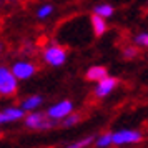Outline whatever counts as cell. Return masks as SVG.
<instances>
[{
	"label": "cell",
	"mask_w": 148,
	"mask_h": 148,
	"mask_svg": "<svg viewBox=\"0 0 148 148\" xmlns=\"http://www.w3.org/2000/svg\"><path fill=\"white\" fill-rule=\"evenodd\" d=\"M17 90V78L5 67H0V93L10 95Z\"/></svg>",
	"instance_id": "cell-1"
},
{
	"label": "cell",
	"mask_w": 148,
	"mask_h": 148,
	"mask_svg": "<svg viewBox=\"0 0 148 148\" xmlns=\"http://www.w3.org/2000/svg\"><path fill=\"white\" fill-rule=\"evenodd\" d=\"M141 140V135L135 130H121L112 135V143L115 145H127V143H136Z\"/></svg>",
	"instance_id": "cell-2"
},
{
	"label": "cell",
	"mask_w": 148,
	"mask_h": 148,
	"mask_svg": "<svg viewBox=\"0 0 148 148\" xmlns=\"http://www.w3.org/2000/svg\"><path fill=\"white\" fill-rule=\"evenodd\" d=\"M45 60L53 67H60V65H63V62L67 60V53L62 47L52 45L45 50Z\"/></svg>",
	"instance_id": "cell-3"
},
{
	"label": "cell",
	"mask_w": 148,
	"mask_h": 148,
	"mask_svg": "<svg viewBox=\"0 0 148 148\" xmlns=\"http://www.w3.org/2000/svg\"><path fill=\"white\" fill-rule=\"evenodd\" d=\"M72 110H73V105L70 101H60V103H57V105L48 108L47 115L50 118H53V120H60V118L68 116V115L72 113Z\"/></svg>",
	"instance_id": "cell-4"
},
{
	"label": "cell",
	"mask_w": 148,
	"mask_h": 148,
	"mask_svg": "<svg viewBox=\"0 0 148 148\" xmlns=\"http://www.w3.org/2000/svg\"><path fill=\"white\" fill-rule=\"evenodd\" d=\"M34 73H35V67L32 63H28V62H18L12 68V75H14L15 78H22V80L30 78Z\"/></svg>",
	"instance_id": "cell-5"
},
{
	"label": "cell",
	"mask_w": 148,
	"mask_h": 148,
	"mask_svg": "<svg viewBox=\"0 0 148 148\" xmlns=\"http://www.w3.org/2000/svg\"><path fill=\"white\" fill-rule=\"evenodd\" d=\"M25 125L28 128H50L52 123L45 121V116L42 113H30L25 120Z\"/></svg>",
	"instance_id": "cell-6"
},
{
	"label": "cell",
	"mask_w": 148,
	"mask_h": 148,
	"mask_svg": "<svg viewBox=\"0 0 148 148\" xmlns=\"http://www.w3.org/2000/svg\"><path fill=\"white\" fill-rule=\"evenodd\" d=\"M115 87H116V80L107 77L105 80L98 82V85H97V88H95V93L98 95V97H107V95L110 93Z\"/></svg>",
	"instance_id": "cell-7"
},
{
	"label": "cell",
	"mask_w": 148,
	"mask_h": 148,
	"mask_svg": "<svg viewBox=\"0 0 148 148\" xmlns=\"http://www.w3.org/2000/svg\"><path fill=\"white\" fill-rule=\"evenodd\" d=\"M22 116H23V110H20V108H7V110L0 112V123L20 120Z\"/></svg>",
	"instance_id": "cell-8"
},
{
	"label": "cell",
	"mask_w": 148,
	"mask_h": 148,
	"mask_svg": "<svg viewBox=\"0 0 148 148\" xmlns=\"http://www.w3.org/2000/svg\"><path fill=\"white\" fill-rule=\"evenodd\" d=\"M87 78L93 82H101L107 78V68L105 67H92L87 72Z\"/></svg>",
	"instance_id": "cell-9"
},
{
	"label": "cell",
	"mask_w": 148,
	"mask_h": 148,
	"mask_svg": "<svg viewBox=\"0 0 148 148\" xmlns=\"http://www.w3.org/2000/svg\"><path fill=\"white\" fill-rule=\"evenodd\" d=\"M95 15L97 17H100V18H107V17H110V15L113 14V7L112 5H108V3H100V5H97L95 7Z\"/></svg>",
	"instance_id": "cell-10"
},
{
	"label": "cell",
	"mask_w": 148,
	"mask_h": 148,
	"mask_svg": "<svg viewBox=\"0 0 148 148\" xmlns=\"http://www.w3.org/2000/svg\"><path fill=\"white\" fill-rule=\"evenodd\" d=\"M92 27H93L95 35H103V32L107 30V23H105V20H103V18H100V17L93 15V17H92Z\"/></svg>",
	"instance_id": "cell-11"
},
{
	"label": "cell",
	"mask_w": 148,
	"mask_h": 148,
	"mask_svg": "<svg viewBox=\"0 0 148 148\" xmlns=\"http://www.w3.org/2000/svg\"><path fill=\"white\" fill-rule=\"evenodd\" d=\"M40 103H42V97H37V95H35V97H30V98H27V100L22 103L20 110H23V112H25V110H35Z\"/></svg>",
	"instance_id": "cell-12"
},
{
	"label": "cell",
	"mask_w": 148,
	"mask_h": 148,
	"mask_svg": "<svg viewBox=\"0 0 148 148\" xmlns=\"http://www.w3.org/2000/svg\"><path fill=\"white\" fill-rule=\"evenodd\" d=\"M80 121V115H75V113H70L68 116H65L63 118V127H73L75 123H78Z\"/></svg>",
	"instance_id": "cell-13"
},
{
	"label": "cell",
	"mask_w": 148,
	"mask_h": 148,
	"mask_svg": "<svg viewBox=\"0 0 148 148\" xmlns=\"http://www.w3.org/2000/svg\"><path fill=\"white\" fill-rule=\"evenodd\" d=\"M92 141H93V136H87V138H83V140H80V141H75L72 145H68L67 148H85V147H88Z\"/></svg>",
	"instance_id": "cell-14"
},
{
	"label": "cell",
	"mask_w": 148,
	"mask_h": 148,
	"mask_svg": "<svg viewBox=\"0 0 148 148\" xmlns=\"http://www.w3.org/2000/svg\"><path fill=\"white\" fill-rule=\"evenodd\" d=\"M108 145H112V135H101L100 138L97 140V147L100 148H105Z\"/></svg>",
	"instance_id": "cell-15"
},
{
	"label": "cell",
	"mask_w": 148,
	"mask_h": 148,
	"mask_svg": "<svg viewBox=\"0 0 148 148\" xmlns=\"http://www.w3.org/2000/svg\"><path fill=\"white\" fill-rule=\"evenodd\" d=\"M52 10H53V7L52 5H43V7L38 8V12H37V15L40 17V18H45L48 14H52Z\"/></svg>",
	"instance_id": "cell-16"
},
{
	"label": "cell",
	"mask_w": 148,
	"mask_h": 148,
	"mask_svg": "<svg viewBox=\"0 0 148 148\" xmlns=\"http://www.w3.org/2000/svg\"><path fill=\"white\" fill-rule=\"evenodd\" d=\"M135 42L138 43V45H143V47H148V34H140L135 37Z\"/></svg>",
	"instance_id": "cell-17"
},
{
	"label": "cell",
	"mask_w": 148,
	"mask_h": 148,
	"mask_svg": "<svg viewBox=\"0 0 148 148\" xmlns=\"http://www.w3.org/2000/svg\"><path fill=\"white\" fill-rule=\"evenodd\" d=\"M136 53H138V50H136L135 47H128V48H125V50H123V55H125L127 58H133Z\"/></svg>",
	"instance_id": "cell-18"
},
{
	"label": "cell",
	"mask_w": 148,
	"mask_h": 148,
	"mask_svg": "<svg viewBox=\"0 0 148 148\" xmlns=\"http://www.w3.org/2000/svg\"><path fill=\"white\" fill-rule=\"evenodd\" d=\"M0 50H2V47H0Z\"/></svg>",
	"instance_id": "cell-19"
}]
</instances>
